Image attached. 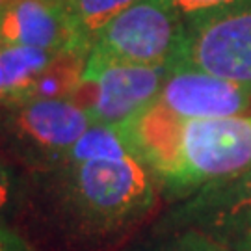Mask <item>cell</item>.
<instances>
[{"label": "cell", "mask_w": 251, "mask_h": 251, "mask_svg": "<svg viewBox=\"0 0 251 251\" xmlns=\"http://www.w3.org/2000/svg\"><path fill=\"white\" fill-rule=\"evenodd\" d=\"M65 203L84 233L110 234L138 222L154 203L151 173L136 156L69 166Z\"/></svg>", "instance_id": "1"}, {"label": "cell", "mask_w": 251, "mask_h": 251, "mask_svg": "<svg viewBox=\"0 0 251 251\" xmlns=\"http://www.w3.org/2000/svg\"><path fill=\"white\" fill-rule=\"evenodd\" d=\"M251 168V116L184 119L175 160L162 184L190 192Z\"/></svg>", "instance_id": "2"}, {"label": "cell", "mask_w": 251, "mask_h": 251, "mask_svg": "<svg viewBox=\"0 0 251 251\" xmlns=\"http://www.w3.org/2000/svg\"><path fill=\"white\" fill-rule=\"evenodd\" d=\"M186 34L168 0H140L91 39L88 60L142 67L173 65Z\"/></svg>", "instance_id": "3"}, {"label": "cell", "mask_w": 251, "mask_h": 251, "mask_svg": "<svg viewBox=\"0 0 251 251\" xmlns=\"http://www.w3.org/2000/svg\"><path fill=\"white\" fill-rule=\"evenodd\" d=\"M171 71V65L142 67L88 60L71 100L90 114L93 123L121 125L160 95Z\"/></svg>", "instance_id": "4"}, {"label": "cell", "mask_w": 251, "mask_h": 251, "mask_svg": "<svg viewBox=\"0 0 251 251\" xmlns=\"http://www.w3.org/2000/svg\"><path fill=\"white\" fill-rule=\"evenodd\" d=\"M171 67L251 82V4L186 25L184 41Z\"/></svg>", "instance_id": "5"}, {"label": "cell", "mask_w": 251, "mask_h": 251, "mask_svg": "<svg viewBox=\"0 0 251 251\" xmlns=\"http://www.w3.org/2000/svg\"><path fill=\"white\" fill-rule=\"evenodd\" d=\"M180 218L229 251H251V168L201 186Z\"/></svg>", "instance_id": "6"}, {"label": "cell", "mask_w": 251, "mask_h": 251, "mask_svg": "<svg viewBox=\"0 0 251 251\" xmlns=\"http://www.w3.org/2000/svg\"><path fill=\"white\" fill-rule=\"evenodd\" d=\"M186 119L251 116V82H234L190 69L171 71L156 97Z\"/></svg>", "instance_id": "7"}, {"label": "cell", "mask_w": 251, "mask_h": 251, "mask_svg": "<svg viewBox=\"0 0 251 251\" xmlns=\"http://www.w3.org/2000/svg\"><path fill=\"white\" fill-rule=\"evenodd\" d=\"M0 45L84 50L67 0H11L0 13Z\"/></svg>", "instance_id": "8"}, {"label": "cell", "mask_w": 251, "mask_h": 251, "mask_svg": "<svg viewBox=\"0 0 251 251\" xmlns=\"http://www.w3.org/2000/svg\"><path fill=\"white\" fill-rule=\"evenodd\" d=\"M13 123L28 142L65 154L93 125V119L71 99H32L19 102Z\"/></svg>", "instance_id": "9"}, {"label": "cell", "mask_w": 251, "mask_h": 251, "mask_svg": "<svg viewBox=\"0 0 251 251\" xmlns=\"http://www.w3.org/2000/svg\"><path fill=\"white\" fill-rule=\"evenodd\" d=\"M62 50H45L25 45H0V65L8 100L25 102L39 76L58 58Z\"/></svg>", "instance_id": "10"}, {"label": "cell", "mask_w": 251, "mask_h": 251, "mask_svg": "<svg viewBox=\"0 0 251 251\" xmlns=\"http://www.w3.org/2000/svg\"><path fill=\"white\" fill-rule=\"evenodd\" d=\"M132 156L119 125H93L80 136V140L65 152L69 166H78L84 162L99 158H123Z\"/></svg>", "instance_id": "11"}, {"label": "cell", "mask_w": 251, "mask_h": 251, "mask_svg": "<svg viewBox=\"0 0 251 251\" xmlns=\"http://www.w3.org/2000/svg\"><path fill=\"white\" fill-rule=\"evenodd\" d=\"M138 2L140 0H67L78 37L88 47V50L91 39L100 28Z\"/></svg>", "instance_id": "12"}, {"label": "cell", "mask_w": 251, "mask_h": 251, "mask_svg": "<svg viewBox=\"0 0 251 251\" xmlns=\"http://www.w3.org/2000/svg\"><path fill=\"white\" fill-rule=\"evenodd\" d=\"M168 2L175 9V13L184 21V25L224 15L233 9L251 4V0H168Z\"/></svg>", "instance_id": "13"}, {"label": "cell", "mask_w": 251, "mask_h": 251, "mask_svg": "<svg viewBox=\"0 0 251 251\" xmlns=\"http://www.w3.org/2000/svg\"><path fill=\"white\" fill-rule=\"evenodd\" d=\"M173 251H229L220 244L212 242L208 236L199 233L196 229H188L184 234H180L179 240L173 246Z\"/></svg>", "instance_id": "14"}, {"label": "cell", "mask_w": 251, "mask_h": 251, "mask_svg": "<svg viewBox=\"0 0 251 251\" xmlns=\"http://www.w3.org/2000/svg\"><path fill=\"white\" fill-rule=\"evenodd\" d=\"M0 251H34L28 242L17 234L13 229H9L0 222Z\"/></svg>", "instance_id": "15"}, {"label": "cell", "mask_w": 251, "mask_h": 251, "mask_svg": "<svg viewBox=\"0 0 251 251\" xmlns=\"http://www.w3.org/2000/svg\"><path fill=\"white\" fill-rule=\"evenodd\" d=\"M11 198H13V180L8 168L0 162V216L9 206Z\"/></svg>", "instance_id": "16"}, {"label": "cell", "mask_w": 251, "mask_h": 251, "mask_svg": "<svg viewBox=\"0 0 251 251\" xmlns=\"http://www.w3.org/2000/svg\"><path fill=\"white\" fill-rule=\"evenodd\" d=\"M0 100H8V95H6V84H4V75H2V65H0Z\"/></svg>", "instance_id": "17"}, {"label": "cell", "mask_w": 251, "mask_h": 251, "mask_svg": "<svg viewBox=\"0 0 251 251\" xmlns=\"http://www.w3.org/2000/svg\"><path fill=\"white\" fill-rule=\"evenodd\" d=\"M9 2H11V0H0V13L6 9V6H8Z\"/></svg>", "instance_id": "18"}]
</instances>
